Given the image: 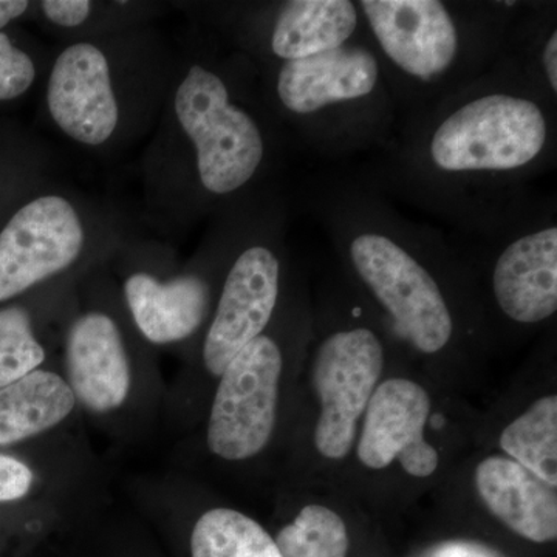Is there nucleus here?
<instances>
[{
    "label": "nucleus",
    "instance_id": "nucleus-19",
    "mask_svg": "<svg viewBox=\"0 0 557 557\" xmlns=\"http://www.w3.org/2000/svg\"><path fill=\"white\" fill-rule=\"evenodd\" d=\"M502 57L557 104V3L520 2Z\"/></svg>",
    "mask_w": 557,
    "mask_h": 557
},
{
    "label": "nucleus",
    "instance_id": "nucleus-17",
    "mask_svg": "<svg viewBox=\"0 0 557 557\" xmlns=\"http://www.w3.org/2000/svg\"><path fill=\"white\" fill-rule=\"evenodd\" d=\"M171 9V2L159 0H39L32 22L65 44L149 27Z\"/></svg>",
    "mask_w": 557,
    "mask_h": 557
},
{
    "label": "nucleus",
    "instance_id": "nucleus-13",
    "mask_svg": "<svg viewBox=\"0 0 557 557\" xmlns=\"http://www.w3.org/2000/svg\"><path fill=\"white\" fill-rule=\"evenodd\" d=\"M384 346L369 325L339 327L319 344L313 384L322 412L314 445L322 456L339 460L354 448L357 423L379 386Z\"/></svg>",
    "mask_w": 557,
    "mask_h": 557
},
{
    "label": "nucleus",
    "instance_id": "nucleus-18",
    "mask_svg": "<svg viewBox=\"0 0 557 557\" xmlns=\"http://www.w3.org/2000/svg\"><path fill=\"white\" fill-rule=\"evenodd\" d=\"M76 398L67 381L36 369L0 388V446L49 431L72 413Z\"/></svg>",
    "mask_w": 557,
    "mask_h": 557
},
{
    "label": "nucleus",
    "instance_id": "nucleus-7",
    "mask_svg": "<svg viewBox=\"0 0 557 557\" xmlns=\"http://www.w3.org/2000/svg\"><path fill=\"white\" fill-rule=\"evenodd\" d=\"M134 231L116 205L51 180L0 225V304L106 265Z\"/></svg>",
    "mask_w": 557,
    "mask_h": 557
},
{
    "label": "nucleus",
    "instance_id": "nucleus-24",
    "mask_svg": "<svg viewBox=\"0 0 557 557\" xmlns=\"http://www.w3.org/2000/svg\"><path fill=\"white\" fill-rule=\"evenodd\" d=\"M46 361V350L36 338L35 318L28 307L0 309V388L24 379Z\"/></svg>",
    "mask_w": 557,
    "mask_h": 557
},
{
    "label": "nucleus",
    "instance_id": "nucleus-23",
    "mask_svg": "<svg viewBox=\"0 0 557 557\" xmlns=\"http://www.w3.org/2000/svg\"><path fill=\"white\" fill-rule=\"evenodd\" d=\"M282 557H347L346 523L332 509L309 505L276 539Z\"/></svg>",
    "mask_w": 557,
    "mask_h": 557
},
{
    "label": "nucleus",
    "instance_id": "nucleus-26",
    "mask_svg": "<svg viewBox=\"0 0 557 557\" xmlns=\"http://www.w3.org/2000/svg\"><path fill=\"white\" fill-rule=\"evenodd\" d=\"M431 557H504L496 549L478 544V542L453 541L438 545Z\"/></svg>",
    "mask_w": 557,
    "mask_h": 557
},
{
    "label": "nucleus",
    "instance_id": "nucleus-3",
    "mask_svg": "<svg viewBox=\"0 0 557 557\" xmlns=\"http://www.w3.org/2000/svg\"><path fill=\"white\" fill-rule=\"evenodd\" d=\"M302 205L398 339L424 355L453 343L457 317L446 285L460 258L445 233L403 214L362 174L311 180Z\"/></svg>",
    "mask_w": 557,
    "mask_h": 557
},
{
    "label": "nucleus",
    "instance_id": "nucleus-25",
    "mask_svg": "<svg viewBox=\"0 0 557 557\" xmlns=\"http://www.w3.org/2000/svg\"><path fill=\"white\" fill-rule=\"evenodd\" d=\"M32 485V469L17 458L0 454V502L20 500Z\"/></svg>",
    "mask_w": 557,
    "mask_h": 557
},
{
    "label": "nucleus",
    "instance_id": "nucleus-1",
    "mask_svg": "<svg viewBox=\"0 0 557 557\" xmlns=\"http://www.w3.org/2000/svg\"><path fill=\"white\" fill-rule=\"evenodd\" d=\"M174 40L170 90L139 159L143 220L163 237L284 183L293 148L247 57L194 24Z\"/></svg>",
    "mask_w": 557,
    "mask_h": 557
},
{
    "label": "nucleus",
    "instance_id": "nucleus-10",
    "mask_svg": "<svg viewBox=\"0 0 557 557\" xmlns=\"http://www.w3.org/2000/svg\"><path fill=\"white\" fill-rule=\"evenodd\" d=\"M171 5L256 67L306 60L362 35L355 0H196Z\"/></svg>",
    "mask_w": 557,
    "mask_h": 557
},
{
    "label": "nucleus",
    "instance_id": "nucleus-8",
    "mask_svg": "<svg viewBox=\"0 0 557 557\" xmlns=\"http://www.w3.org/2000/svg\"><path fill=\"white\" fill-rule=\"evenodd\" d=\"M252 197L209 220L196 255L172 274L160 267L159 237L134 231L112 256L126 269L121 296L139 335L157 346L196 336L214 311Z\"/></svg>",
    "mask_w": 557,
    "mask_h": 557
},
{
    "label": "nucleus",
    "instance_id": "nucleus-11",
    "mask_svg": "<svg viewBox=\"0 0 557 557\" xmlns=\"http://www.w3.org/2000/svg\"><path fill=\"white\" fill-rule=\"evenodd\" d=\"M453 240L486 259L497 309L519 325H536L557 310V209L553 197H528L493 225Z\"/></svg>",
    "mask_w": 557,
    "mask_h": 557
},
{
    "label": "nucleus",
    "instance_id": "nucleus-20",
    "mask_svg": "<svg viewBox=\"0 0 557 557\" xmlns=\"http://www.w3.org/2000/svg\"><path fill=\"white\" fill-rule=\"evenodd\" d=\"M190 553L193 557H282L276 541L256 520L228 508L200 516Z\"/></svg>",
    "mask_w": 557,
    "mask_h": 557
},
{
    "label": "nucleus",
    "instance_id": "nucleus-2",
    "mask_svg": "<svg viewBox=\"0 0 557 557\" xmlns=\"http://www.w3.org/2000/svg\"><path fill=\"white\" fill-rule=\"evenodd\" d=\"M557 104L504 57L478 79L403 121L364 175L456 231L486 228L556 166Z\"/></svg>",
    "mask_w": 557,
    "mask_h": 557
},
{
    "label": "nucleus",
    "instance_id": "nucleus-5",
    "mask_svg": "<svg viewBox=\"0 0 557 557\" xmlns=\"http://www.w3.org/2000/svg\"><path fill=\"white\" fill-rule=\"evenodd\" d=\"M398 124L468 86L504 54L519 0H355Z\"/></svg>",
    "mask_w": 557,
    "mask_h": 557
},
{
    "label": "nucleus",
    "instance_id": "nucleus-22",
    "mask_svg": "<svg viewBox=\"0 0 557 557\" xmlns=\"http://www.w3.org/2000/svg\"><path fill=\"white\" fill-rule=\"evenodd\" d=\"M51 60V47L22 30L0 32V108L39 90Z\"/></svg>",
    "mask_w": 557,
    "mask_h": 557
},
{
    "label": "nucleus",
    "instance_id": "nucleus-14",
    "mask_svg": "<svg viewBox=\"0 0 557 557\" xmlns=\"http://www.w3.org/2000/svg\"><path fill=\"white\" fill-rule=\"evenodd\" d=\"M431 412L428 392L413 381H384L373 392L358 445L364 467L384 469L394 460L413 478H429L438 468V453L424 440Z\"/></svg>",
    "mask_w": 557,
    "mask_h": 557
},
{
    "label": "nucleus",
    "instance_id": "nucleus-4",
    "mask_svg": "<svg viewBox=\"0 0 557 557\" xmlns=\"http://www.w3.org/2000/svg\"><path fill=\"white\" fill-rule=\"evenodd\" d=\"M177 61L157 25L108 38L54 44L40 108L51 132L98 157L116 156L152 134Z\"/></svg>",
    "mask_w": 557,
    "mask_h": 557
},
{
    "label": "nucleus",
    "instance_id": "nucleus-16",
    "mask_svg": "<svg viewBox=\"0 0 557 557\" xmlns=\"http://www.w3.org/2000/svg\"><path fill=\"white\" fill-rule=\"evenodd\" d=\"M475 485L487 509L509 530L536 544L557 536V491L511 458L490 457L475 469Z\"/></svg>",
    "mask_w": 557,
    "mask_h": 557
},
{
    "label": "nucleus",
    "instance_id": "nucleus-6",
    "mask_svg": "<svg viewBox=\"0 0 557 557\" xmlns=\"http://www.w3.org/2000/svg\"><path fill=\"white\" fill-rule=\"evenodd\" d=\"M256 69L293 146L343 159L383 150L397 132V110L364 30L338 49Z\"/></svg>",
    "mask_w": 557,
    "mask_h": 557
},
{
    "label": "nucleus",
    "instance_id": "nucleus-9",
    "mask_svg": "<svg viewBox=\"0 0 557 557\" xmlns=\"http://www.w3.org/2000/svg\"><path fill=\"white\" fill-rule=\"evenodd\" d=\"M289 197L284 183L251 200L209 319L201 359L220 376L231 359L269 327L288 260Z\"/></svg>",
    "mask_w": 557,
    "mask_h": 557
},
{
    "label": "nucleus",
    "instance_id": "nucleus-15",
    "mask_svg": "<svg viewBox=\"0 0 557 557\" xmlns=\"http://www.w3.org/2000/svg\"><path fill=\"white\" fill-rule=\"evenodd\" d=\"M65 368L75 398L94 412H110L131 391L126 332L102 307L79 311L65 332Z\"/></svg>",
    "mask_w": 557,
    "mask_h": 557
},
{
    "label": "nucleus",
    "instance_id": "nucleus-21",
    "mask_svg": "<svg viewBox=\"0 0 557 557\" xmlns=\"http://www.w3.org/2000/svg\"><path fill=\"white\" fill-rule=\"evenodd\" d=\"M500 448L523 468L557 485V398L539 399L500 435Z\"/></svg>",
    "mask_w": 557,
    "mask_h": 557
},
{
    "label": "nucleus",
    "instance_id": "nucleus-12",
    "mask_svg": "<svg viewBox=\"0 0 557 557\" xmlns=\"http://www.w3.org/2000/svg\"><path fill=\"white\" fill-rule=\"evenodd\" d=\"M281 344L262 333L236 355L220 375L208 426V446L225 460H247L265 448L276 424Z\"/></svg>",
    "mask_w": 557,
    "mask_h": 557
},
{
    "label": "nucleus",
    "instance_id": "nucleus-27",
    "mask_svg": "<svg viewBox=\"0 0 557 557\" xmlns=\"http://www.w3.org/2000/svg\"><path fill=\"white\" fill-rule=\"evenodd\" d=\"M35 7L30 0H0V32L9 30L16 22L32 21Z\"/></svg>",
    "mask_w": 557,
    "mask_h": 557
}]
</instances>
